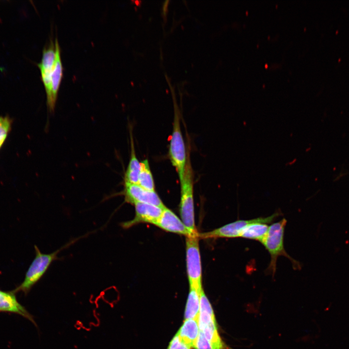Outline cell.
Masks as SVG:
<instances>
[{
    "mask_svg": "<svg viewBox=\"0 0 349 349\" xmlns=\"http://www.w3.org/2000/svg\"><path fill=\"white\" fill-rule=\"evenodd\" d=\"M174 116L172 133L170 140L169 155L171 162L175 168L180 181L185 173L188 157L184 141L182 136L179 110L175 100Z\"/></svg>",
    "mask_w": 349,
    "mask_h": 349,
    "instance_id": "277c9868",
    "label": "cell"
},
{
    "mask_svg": "<svg viewBox=\"0 0 349 349\" xmlns=\"http://www.w3.org/2000/svg\"><path fill=\"white\" fill-rule=\"evenodd\" d=\"M254 219L238 220L207 232L199 233L198 237L200 239L238 238L244 228Z\"/></svg>",
    "mask_w": 349,
    "mask_h": 349,
    "instance_id": "30bf717a",
    "label": "cell"
},
{
    "mask_svg": "<svg viewBox=\"0 0 349 349\" xmlns=\"http://www.w3.org/2000/svg\"><path fill=\"white\" fill-rule=\"evenodd\" d=\"M154 225L165 231L183 235L186 237L193 235L182 221L166 207L163 209L160 218Z\"/></svg>",
    "mask_w": 349,
    "mask_h": 349,
    "instance_id": "8fae6325",
    "label": "cell"
},
{
    "mask_svg": "<svg viewBox=\"0 0 349 349\" xmlns=\"http://www.w3.org/2000/svg\"><path fill=\"white\" fill-rule=\"evenodd\" d=\"M191 348L176 333L170 341L167 349H191Z\"/></svg>",
    "mask_w": 349,
    "mask_h": 349,
    "instance_id": "ffe728a7",
    "label": "cell"
},
{
    "mask_svg": "<svg viewBox=\"0 0 349 349\" xmlns=\"http://www.w3.org/2000/svg\"><path fill=\"white\" fill-rule=\"evenodd\" d=\"M17 300L16 293L13 291H5L0 289V301Z\"/></svg>",
    "mask_w": 349,
    "mask_h": 349,
    "instance_id": "44dd1931",
    "label": "cell"
},
{
    "mask_svg": "<svg viewBox=\"0 0 349 349\" xmlns=\"http://www.w3.org/2000/svg\"><path fill=\"white\" fill-rule=\"evenodd\" d=\"M198 234L186 237V257L190 287L195 288L201 292L203 289L202 271Z\"/></svg>",
    "mask_w": 349,
    "mask_h": 349,
    "instance_id": "5b68a950",
    "label": "cell"
},
{
    "mask_svg": "<svg viewBox=\"0 0 349 349\" xmlns=\"http://www.w3.org/2000/svg\"><path fill=\"white\" fill-rule=\"evenodd\" d=\"M56 61L51 74L50 89L47 94V105L50 112H54L58 93L63 75V67L61 61L59 44L57 38L55 41Z\"/></svg>",
    "mask_w": 349,
    "mask_h": 349,
    "instance_id": "ba28073f",
    "label": "cell"
},
{
    "mask_svg": "<svg viewBox=\"0 0 349 349\" xmlns=\"http://www.w3.org/2000/svg\"><path fill=\"white\" fill-rule=\"evenodd\" d=\"M0 312H8L19 315L31 321L35 327H37L33 316L17 300L0 301Z\"/></svg>",
    "mask_w": 349,
    "mask_h": 349,
    "instance_id": "2e32d148",
    "label": "cell"
},
{
    "mask_svg": "<svg viewBox=\"0 0 349 349\" xmlns=\"http://www.w3.org/2000/svg\"><path fill=\"white\" fill-rule=\"evenodd\" d=\"M198 318L185 319L176 334L186 344L193 348L199 333Z\"/></svg>",
    "mask_w": 349,
    "mask_h": 349,
    "instance_id": "4fadbf2b",
    "label": "cell"
},
{
    "mask_svg": "<svg viewBox=\"0 0 349 349\" xmlns=\"http://www.w3.org/2000/svg\"><path fill=\"white\" fill-rule=\"evenodd\" d=\"M135 216L129 221L123 222L120 226L124 229H129L141 223H148L154 225L160 218L164 208L144 203L135 204Z\"/></svg>",
    "mask_w": 349,
    "mask_h": 349,
    "instance_id": "52a82bcc",
    "label": "cell"
},
{
    "mask_svg": "<svg viewBox=\"0 0 349 349\" xmlns=\"http://www.w3.org/2000/svg\"><path fill=\"white\" fill-rule=\"evenodd\" d=\"M56 61L55 42L51 40L48 45L43 50L42 59L38 66L40 69L42 80L45 88L46 95L50 89L51 74Z\"/></svg>",
    "mask_w": 349,
    "mask_h": 349,
    "instance_id": "7c38bea8",
    "label": "cell"
},
{
    "mask_svg": "<svg viewBox=\"0 0 349 349\" xmlns=\"http://www.w3.org/2000/svg\"><path fill=\"white\" fill-rule=\"evenodd\" d=\"M180 201L179 206L181 219L193 235L198 234L195 223L193 200V174L188 155L185 173L180 181Z\"/></svg>",
    "mask_w": 349,
    "mask_h": 349,
    "instance_id": "3957f363",
    "label": "cell"
},
{
    "mask_svg": "<svg viewBox=\"0 0 349 349\" xmlns=\"http://www.w3.org/2000/svg\"><path fill=\"white\" fill-rule=\"evenodd\" d=\"M193 348L194 349H214L211 343L206 338L203 333L200 330Z\"/></svg>",
    "mask_w": 349,
    "mask_h": 349,
    "instance_id": "d6986e66",
    "label": "cell"
},
{
    "mask_svg": "<svg viewBox=\"0 0 349 349\" xmlns=\"http://www.w3.org/2000/svg\"><path fill=\"white\" fill-rule=\"evenodd\" d=\"M81 237L73 239L54 252L49 254L42 253L36 245H34L35 257L29 267L23 281L13 290L15 293L21 292L27 295L33 286L43 277L51 264L59 259V253L63 249L74 243Z\"/></svg>",
    "mask_w": 349,
    "mask_h": 349,
    "instance_id": "6da1fadb",
    "label": "cell"
},
{
    "mask_svg": "<svg viewBox=\"0 0 349 349\" xmlns=\"http://www.w3.org/2000/svg\"><path fill=\"white\" fill-rule=\"evenodd\" d=\"M3 143H0V148H1V147L2 146V145H3Z\"/></svg>",
    "mask_w": 349,
    "mask_h": 349,
    "instance_id": "603a6c76",
    "label": "cell"
},
{
    "mask_svg": "<svg viewBox=\"0 0 349 349\" xmlns=\"http://www.w3.org/2000/svg\"><path fill=\"white\" fill-rule=\"evenodd\" d=\"M126 202L134 205L137 203L153 205L161 208L165 207L155 191L146 190L138 184L124 183V189L121 193Z\"/></svg>",
    "mask_w": 349,
    "mask_h": 349,
    "instance_id": "8992f818",
    "label": "cell"
},
{
    "mask_svg": "<svg viewBox=\"0 0 349 349\" xmlns=\"http://www.w3.org/2000/svg\"><path fill=\"white\" fill-rule=\"evenodd\" d=\"M279 215V213H275L268 217L254 218L242 230L240 237L258 241L261 243L269 231L268 224L272 222Z\"/></svg>",
    "mask_w": 349,
    "mask_h": 349,
    "instance_id": "9c48e42d",
    "label": "cell"
},
{
    "mask_svg": "<svg viewBox=\"0 0 349 349\" xmlns=\"http://www.w3.org/2000/svg\"><path fill=\"white\" fill-rule=\"evenodd\" d=\"M286 223L287 220L283 218L280 221L274 222L269 226L268 234L261 243L270 256L267 272L272 277H274L276 273L277 261L280 256H284L287 258L295 269L301 268L299 262L292 258L286 251L284 247V233Z\"/></svg>",
    "mask_w": 349,
    "mask_h": 349,
    "instance_id": "7a4b0ae2",
    "label": "cell"
},
{
    "mask_svg": "<svg viewBox=\"0 0 349 349\" xmlns=\"http://www.w3.org/2000/svg\"><path fill=\"white\" fill-rule=\"evenodd\" d=\"M200 293L195 288L190 287L184 312V319L198 318L200 307Z\"/></svg>",
    "mask_w": 349,
    "mask_h": 349,
    "instance_id": "9a60e30c",
    "label": "cell"
},
{
    "mask_svg": "<svg viewBox=\"0 0 349 349\" xmlns=\"http://www.w3.org/2000/svg\"><path fill=\"white\" fill-rule=\"evenodd\" d=\"M130 155L128 165L124 174V182L138 184L141 169V162L137 158L131 131H130Z\"/></svg>",
    "mask_w": 349,
    "mask_h": 349,
    "instance_id": "5bb4252c",
    "label": "cell"
},
{
    "mask_svg": "<svg viewBox=\"0 0 349 349\" xmlns=\"http://www.w3.org/2000/svg\"><path fill=\"white\" fill-rule=\"evenodd\" d=\"M12 120L8 116H0V143H3L11 128Z\"/></svg>",
    "mask_w": 349,
    "mask_h": 349,
    "instance_id": "ac0fdd59",
    "label": "cell"
},
{
    "mask_svg": "<svg viewBox=\"0 0 349 349\" xmlns=\"http://www.w3.org/2000/svg\"><path fill=\"white\" fill-rule=\"evenodd\" d=\"M138 184L146 190L155 191L153 177L147 159L141 162Z\"/></svg>",
    "mask_w": 349,
    "mask_h": 349,
    "instance_id": "e0dca14e",
    "label": "cell"
},
{
    "mask_svg": "<svg viewBox=\"0 0 349 349\" xmlns=\"http://www.w3.org/2000/svg\"><path fill=\"white\" fill-rule=\"evenodd\" d=\"M169 0H166L165 1L164 3L163 4V12L164 15V16H165L166 13V9L167 8V5L168 3L169 2Z\"/></svg>",
    "mask_w": 349,
    "mask_h": 349,
    "instance_id": "7402d4cb",
    "label": "cell"
}]
</instances>
